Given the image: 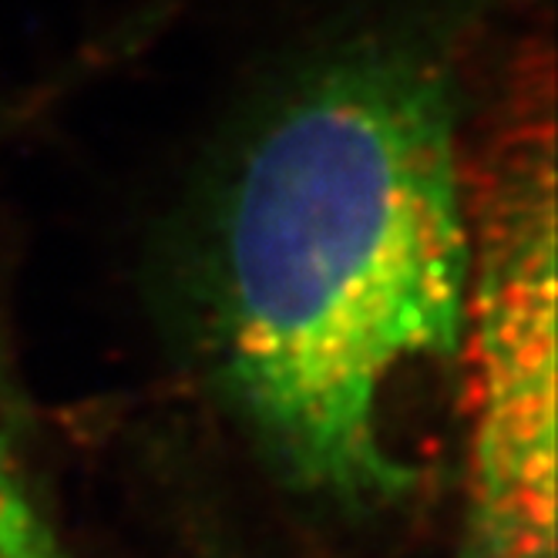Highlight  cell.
I'll return each instance as SVG.
<instances>
[{"label": "cell", "mask_w": 558, "mask_h": 558, "mask_svg": "<svg viewBox=\"0 0 558 558\" xmlns=\"http://www.w3.org/2000/svg\"><path fill=\"white\" fill-rule=\"evenodd\" d=\"M471 162L451 27H356L226 148L189 246L198 361L293 495L367 514L417 482L414 404L458 367Z\"/></svg>", "instance_id": "obj_1"}, {"label": "cell", "mask_w": 558, "mask_h": 558, "mask_svg": "<svg viewBox=\"0 0 558 558\" xmlns=\"http://www.w3.org/2000/svg\"><path fill=\"white\" fill-rule=\"evenodd\" d=\"M0 558H64V548L4 437H0Z\"/></svg>", "instance_id": "obj_3"}, {"label": "cell", "mask_w": 558, "mask_h": 558, "mask_svg": "<svg viewBox=\"0 0 558 558\" xmlns=\"http://www.w3.org/2000/svg\"><path fill=\"white\" fill-rule=\"evenodd\" d=\"M461 514L451 558H555V118L529 68L471 166L458 356Z\"/></svg>", "instance_id": "obj_2"}]
</instances>
